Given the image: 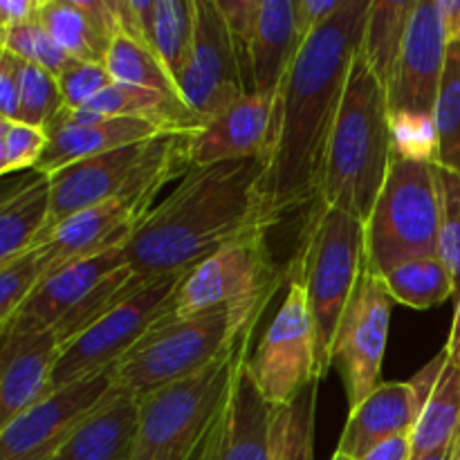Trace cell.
<instances>
[{
    "label": "cell",
    "instance_id": "6da1fadb",
    "mask_svg": "<svg viewBox=\"0 0 460 460\" xmlns=\"http://www.w3.org/2000/svg\"><path fill=\"white\" fill-rule=\"evenodd\" d=\"M371 0H344L301 43L277 99L265 148L263 196L274 225L322 196L328 139L340 115L350 66L362 45Z\"/></svg>",
    "mask_w": 460,
    "mask_h": 460
},
{
    "label": "cell",
    "instance_id": "7a4b0ae2",
    "mask_svg": "<svg viewBox=\"0 0 460 460\" xmlns=\"http://www.w3.org/2000/svg\"><path fill=\"white\" fill-rule=\"evenodd\" d=\"M263 157L191 166L124 245L139 281L187 274L232 243L274 227L263 196Z\"/></svg>",
    "mask_w": 460,
    "mask_h": 460
},
{
    "label": "cell",
    "instance_id": "3957f363",
    "mask_svg": "<svg viewBox=\"0 0 460 460\" xmlns=\"http://www.w3.org/2000/svg\"><path fill=\"white\" fill-rule=\"evenodd\" d=\"M391 162L389 90L373 75L358 49L340 115L328 139L319 202L367 225Z\"/></svg>",
    "mask_w": 460,
    "mask_h": 460
},
{
    "label": "cell",
    "instance_id": "277c9868",
    "mask_svg": "<svg viewBox=\"0 0 460 460\" xmlns=\"http://www.w3.org/2000/svg\"><path fill=\"white\" fill-rule=\"evenodd\" d=\"M279 286L281 283L236 304L184 317H164L117 364V385L142 398L207 368L247 332L256 331Z\"/></svg>",
    "mask_w": 460,
    "mask_h": 460
},
{
    "label": "cell",
    "instance_id": "5b68a950",
    "mask_svg": "<svg viewBox=\"0 0 460 460\" xmlns=\"http://www.w3.org/2000/svg\"><path fill=\"white\" fill-rule=\"evenodd\" d=\"M247 332L202 371L142 395L130 460H193L223 416L236 377L252 355Z\"/></svg>",
    "mask_w": 460,
    "mask_h": 460
},
{
    "label": "cell",
    "instance_id": "8992f818",
    "mask_svg": "<svg viewBox=\"0 0 460 460\" xmlns=\"http://www.w3.org/2000/svg\"><path fill=\"white\" fill-rule=\"evenodd\" d=\"M367 265V227L353 216L314 202L288 277L304 286L314 328V368L326 380L341 314Z\"/></svg>",
    "mask_w": 460,
    "mask_h": 460
},
{
    "label": "cell",
    "instance_id": "52a82bcc",
    "mask_svg": "<svg viewBox=\"0 0 460 460\" xmlns=\"http://www.w3.org/2000/svg\"><path fill=\"white\" fill-rule=\"evenodd\" d=\"M367 268L376 274L436 256L440 247V196L436 164L395 160L367 220Z\"/></svg>",
    "mask_w": 460,
    "mask_h": 460
},
{
    "label": "cell",
    "instance_id": "ba28073f",
    "mask_svg": "<svg viewBox=\"0 0 460 460\" xmlns=\"http://www.w3.org/2000/svg\"><path fill=\"white\" fill-rule=\"evenodd\" d=\"M182 277L184 274H171L148 281L93 326L79 332L75 340L67 341L49 377L48 394L115 368L126 353L173 310L175 288Z\"/></svg>",
    "mask_w": 460,
    "mask_h": 460
},
{
    "label": "cell",
    "instance_id": "9c48e42d",
    "mask_svg": "<svg viewBox=\"0 0 460 460\" xmlns=\"http://www.w3.org/2000/svg\"><path fill=\"white\" fill-rule=\"evenodd\" d=\"M314 328L304 286L290 281L281 308L252 350L247 371L256 389L272 407L290 404L317 380ZM322 382V380H319Z\"/></svg>",
    "mask_w": 460,
    "mask_h": 460
},
{
    "label": "cell",
    "instance_id": "30bf717a",
    "mask_svg": "<svg viewBox=\"0 0 460 460\" xmlns=\"http://www.w3.org/2000/svg\"><path fill=\"white\" fill-rule=\"evenodd\" d=\"M391 299L385 279L364 265L353 296L341 314L331 362L344 382L349 407L355 409L382 385V359L391 322Z\"/></svg>",
    "mask_w": 460,
    "mask_h": 460
},
{
    "label": "cell",
    "instance_id": "8fae6325",
    "mask_svg": "<svg viewBox=\"0 0 460 460\" xmlns=\"http://www.w3.org/2000/svg\"><path fill=\"white\" fill-rule=\"evenodd\" d=\"M115 391V368H111L43 395L0 427V460H49Z\"/></svg>",
    "mask_w": 460,
    "mask_h": 460
},
{
    "label": "cell",
    "instance_id": "7c38bea8",
    "mask_svg": "<svg viewBox=\"0 0 460 460\" xmlns=\"http://www.w3.org/2000/svg\"><path fill=\"white\" fill-rule=\"evenodd\" d=\"M182 135L184 133L157 135L153 139L112 148L102 155L88 157V160L54 171L49 175L52 180V214H49L48 229L57 227L58 223L88 209V207L119 196L144 173H148L153 166L169 157Z\"/></svg>",
    "mask_w": 460,
    "mask_h": 460
},
{
    "label": "cell",
    "instance_id": "4fadbf2b",
    "mask_svg": "<svg viewBox=\"0 0 460 460\" xmlns=\"http://www.w3.org/2000/svg\"><path fill=\"white\" fill-rule=\"evenodd\" d=\"M268 234L232 243L184 274L175 288L173 310L166 317L236 304L281 283L283 272L270 254Z\"/></svg>",
    "mask_w": 460,
    "mask_h": 460
},
{
    "label": "cell",
    "instance_id": "5bb4252c",
    "mask_svg": "<svg viewBox=\"0 0 460 460\" xmlns=\"http://www.w3.org/2000/svg\"><path fill=\"white\" fill-rule=\"evenodd\" d=\"M196 40L178 76L180 94L205 121L245 97V79L216 0H196Z\"/></svg>",
    "mask_w": 460,
    "mask_h": 460
},
{
    "label": "cell",
    "instance_id": "9a60e30c",
    "mask_svg": "<svg viewBox=\"0 0 460 460\" xmlns=\"http://www.w3.org/2000/svg\"><path fill=\"white\" fill-rule=\"evenodd\" d=\"M124 245L111 247V250L99 252L94 256L72 261V263L58 268L57 272H49L36 286V290L27 296L25 304L13 313V317L4 326H0V340L57 328L111 274L126 268Z\"/></svg>",
    "mask_w": 460,
    "mask_h": 460
},
{
    "label": "cell",
    "instance_id": "2e32d148",
    "mask_svg": "<svg viewBox=\"0 0 460 460\" xmlns=\"http://www.w3.org/2000/svg\"><path fill=\"white\" fill-rule=\"evenodd\" d=\"M447 49L449 43L440 22L438 3L418 0L394 81L389 85L391 112L434 115Z\"/></svg>",
    "mask_w": 460,
    "mask_h": 460
},
{
    "label": "cell",
    "instance_id": "e0dca14e",
    "mask_svg": "<svg viewBox=\"0 0 460 460\" xmlns=\"http://www.w3.org/2000/svg\"><path fill=\"white\" fill-rule=\"evenodd\" d=\"M274 119V99L245 94L236 103L189 133V166H209L218 162L263 157Z\"/></svg>",
    "mask_w": 460,
    "mask_h": 460
},
{
    "label": "cell",
    "instance_id": "ac0fdd59",
    "mask_svg": "<svg viewBox=\"0 0 460 460\" xmlns=\"http://www.w3.org/2000/svg\"><path fill=\"white\" fill-rule=\"evenodd\" d=\"M270 422L272 404L256 389L245 364L223 416L193 460H270Z\"/></svg>",
    "mask_w": 460,
    "mask_h": 460
},
{
    "label": "cell",
    "instance_id": "d6986e66",
    "mask_svg": "<svg viewBox=\"0 0 460 460\" xmlns=\"http://www.w3.org/2000/svg\"><path fill=\"white\" fill-rule=\"evenodd\" d=\"M0 350V427L48 395L61 341L57 332L39 331L7 337Z\"/></svg>",
    "mask_w": 460,
    "mask_h": 460
},
{
    "label": "cell",
    "instance_id": "ffe728a7",
    "mask_svg": "<svg viewBox=\"0 0 460 460\" xmlns=\"http://www.w3.org/2000/svg\"><path fill=\"white\" fill-rule=\"evenodd\" d=\"M420 411L411 382H382L364 402L350 409L337 452L359 460L386 440L411 436Z\"/></svg>",
    "mask_w": 460,
    "mask_h": 460
},
{
    "label": "cell",
    "instance_id": "44dd1931",
    "mask_svg": "<svg viewBox=\"0 0 460 460\" xmlns=\"http://www.w3.org/2000/svg\"><path fill=\"white\" fill-rule=\"evenodd\" d=\"M45 133H48V146L34 169L45 175H52L63 166L102 155L112 148L144 142V139H153L157 135H169L162 133L148 121L106 115H102L93 124H67V121L54 119L45 128Z\"/></svg>",
    "mask_w": 460,
    "mask_h": 460
},
{
    "label": "cell",
    "instance_id": "7402d4cb",
    "mask_svg": "<svg viewBox=\"0 0 460 460\" xmlns=\"http://www.w3.org/2000/svg\"><path fill=\"white\" fill-rule=\"evenodd\" d=\"M137 420V395L117 385L115 395L97 409L49 460H130Z\"/></svg>",
    "mask_w": 460,
    "mask_h": 460
},
{
    "label": "cell",
    "instance_id": "603a6c76",
    "mask_svg": "<svg viewBox=\"0 0 460 460\" xmlns=\"http://www.w3.org/2000/svg\"><path fill=\"white\" fill-rule=\"evenodd\" d=\"M304 40L296 34L295 0H261L259 25L252 48L254 94L277 99Z\"/></svg>",
    "mask_w": 460,
    "mask_h": 460
},
{
    "label": "cell",
    "instance_id": "cb8c5ba5",
    "mask_svg": "<svg viewBox=\"0 0 460 460\" xmlns=\"http://www.w3.org/2000/svg\"><path fill=\"white\" fill-rule=\"evenodd\" d=\"M52 214V180L34 171L0 198V265L31 250L48 229Z\"/></svg>",
    "mask_w": 460,
    "mask_h": 460
},
{
    "label": "cell",
    "instance_id": "d4e9b609",
    "mask_svg": "<svg viewBox=\"0 0 460 460\" xmlns=\"http://www.w3.org/2000/svg\"><path fill=\"white\" fill-rule=\"evenodd\" d=\"M85 108L106 117L148 121L162 133H196L207 124L178 94L157 93V90L117 84V81Z\"/></svg>",
    "mask_w": 460,
    "mask_h": 460
},
{
    "label": "cell",
    "instance_id": "484cf974",
    "mask_svg": "<svg viewBox=\"0 0 460 460\" xmlns=\"http://www.w3.org/2000/svg\"><path fill=\"white\" fill-rule=\"evenodd\" d=\"M36 18L67 57L84 63H106L115 36L90 16L81 0H40Z\"/></svg>",
    "mask_w": 460,
    "mask_h": 460
},
{
    "label": "cell",
    "instance_id": "4316f807",
    "mask_svg": "<svg viewBox=\"0 0 460 460\" xmlns=\"http://www.w3.org/2000/svg\"><path fill=\"white\" fill-rule=\"evenodd\" d=\"M418 0H371L359 54L389 90Z\"/></svg>",
    "mask_w": 460,
    "mask_h": 460
},
{
    "label": "cell",
    "instance_id": "83f0119b",
    "mask_svg": "<svg viewBox=\"0 0 460 460\" xmlns=\"http://www.w3.org/2000/svg\"><path fill=\"white\" fill-rule=\"evenodd\" d=\"M460 436V367L447 358L411 434V460L449 447Z\"/></svg>",
    "mask_w": 460,
    "mask_h": 460
},
{
    "label": "cell",
    "instance_id": "f1b7e54d",
    "mask_svg": "<svg viewBox=\"0 0 460 460\" xmlns=\"http://www.w3.org/2000/svg\"><path fill=\"white\" fill-rule=\"evenodd\" d=\"M382 279L391 299L413 310H429L456 296L454 277L440 254L407 261L382 274Z\"/></svg>",
    "mask_w": 460,
    "mask_h": 460
},
{
    "label": "cell",
    "instance_id": "f546056e",
    "mask_svg": "<svg viewBox=\"0 0 460 460\" xmlns=\"http://www.w3.org/2000/svg\"><path fill=\"white\" fill-rule=\"evenodd\" d=\"M322 382L314 380L296 400L272 407L270 460H314V418Z\"/></svg>",
    "mask_w": 460,
    "mask_h": 460
},
{
    "label": "cell",
    "instance_id": "4dcf8cb0",
    "mask_svg": "<svg viewBox=\"0 0 460 460\" xmlns=\"http://www.w3.org/2000/svg\"><path fill=\"white\" fill-rule=\"evenodd\" d=\"M106 67L111 70L112 79L117 84L139 85V88L182 97L178 81L171 75L169 67L164 66V61L157 57L155 49L137 43V40L121 34V31L112 40V48L106 58Z\"/></svg>",
    "mask_w": 460,
    "mask_h": 460
},
{
    "label": "cell",
    "instance_id": "1f68e13d",
    "mask_svg": "<svg viewBox=\"0 0 460 460\" xmlns=\"http://www.w3.org/2000/svg\"><path fill=\"white\" fill-rule=\"evenodd\" d=\"M196 0H157L153 48L171 75H182L196 40Z\"/></svg>",
    "mask_w": 460,
    "mask_h": 460
},
{
    "label": "cell",
    "instance_id": "d6a6232c",
    "mask_svg": "<svg viewBox=\"0 0 460 460\" xmlns=\"http://www.w3.org/2000/svg\"><path fill=\"white\" fill-rule=\"evenodd\" d=\"M434 117L440 135V166L460 173V43L447 49Z\"/></svg>",
    "mask_w": 460,
    "mask_h": 460
},
{
    "label": "cell",
    "instance_id": "836d02e7",
    "mask_svg": "<svg viewBox=\"0 0 460 460\" xmlns=\"http://www.w3.org/2000/svg\"><path fill=\"white\" fill-rule=\"evenodd\" d=\"M57 270L52 256L40 245L0 265V326H4L13 317V313L25 304L27 296L36 290V286Z\"/></svg>",
    "mask_w": 460,
    "mask_h": 460
},
{
    "label": "cell",
    "instance_id": "e575fe53",
    "mask_svg": "<svg viewBox=\"0 0 460 460\" xmlns=\"http://www.w3.org/2000/svg\"><path fill=\"white\" fill-rule=\"evenodd\" d=\"M391 153L395 160L440 164L436 117L425 112H391Z\"/></svg>",
    "mask_w": 460,
    "mask_h": 460
},
{
    "label": "cell",
    "instance_id": "d590c367",
    "mask_svg": "<svg viewBox=\"0 0 460 460\" xmlns=\"http://www.w3.org/2000/svg\"><path fill=\"white\" fill-rule=\"evenodd\" d=\"M0 49H7V52L21 57L22 61L45 67L54 76H61L75 63V58L67 57L58 48L57 40L48 34L39 18L9 27V30H0Z\"/></svg>",
    "mask_w": 460,
    "mask_h": 460
},
{
    "label": "cell",
    "instance_id": "8d00e7d4",
    "mask_svg": "<svg viewBox=\"0 0 460 460\" xmlns=\"http://www.w3.org/2000/svg\"><path fill=\"white\" fill-rule=\"evenodd\" d=\"M63 108L66 106H63L61 85H58L57 76L45 67L27 63L16 119L45 130Z\"/></svg>",
    "mask_w": 460,
    "mask_h": 460
},
{
    "label": "cell",
    "instance_id": "74e56055",
    "mask_svg": "<svg viewBox=\"0 0 460 460\" xmlns=\"http://www.w3.org/2000/svg\"><path fill=\"white\" fill-rule=\"evenodd\" d=\"M440 196V247L438 254L454 277L460 296V173L436 164Z\"/></svg>",
    "mask_w": 460,
    "mask_h": 460
},
{
    "label": "cell",
    "instance_id": "f35d334b",
    "mask_svg": "<svg viewBox=\"0 0 460 460\" xmlns=\"http://www.w3.org/2000/svg\"><path fill=\"white\" fill-rule=\"evenodd\" d=\"M48 146V133L18 119L0 117V173L36 169Z\"/></svg>",
    "mask_w": 460,
    "mask_h": 460
},
{
    "label": "cell",
    "instance_id": "ab89813d",
    "mask_svg": "<svg viewBox=\"0 0 460 460\" xmlns=\"http://www.w3.org/2000/svg\"><path fill=\"white\" fill-rule=\"evenodd\" d=\"M216 4L223 13L225 25H227L234 52H236L238 66H241L243 79H245L247 94H254V88H252V48H254L256 25H259L261 0H216Z\"/></svg>",
    "mask_w": 460,
    "mask_h": 460
},
{
    "label": "cell",
    "instance_id": "60d3db41",
    "mask_svg": "<svg viewBox=\"0 0 460 460\" xmlns=\"http://www.w3.org/2000/svg\"><path fill=\"white\" fill-rule=\"evenodd\" d=\"M61 85L63 106L70 111H81L90 106L99 94L115 84L106 63H84L75 61L61 76H57Z\"/></svg>",
    "mask_w": 460,
    "mask_h": 460
},
{
    "label": "cell",
    "instance_id": "b9f144b4",
    "mask_svg": "<svg viewBox=\"0 0 460 460\" xmlns=\"http://www.w3.org/2000/svg\"><path fill=\"white\" fill-rule=\"evenodd\" d=\"M155 7L157 0H115L117 21L121 34L130 36L137 43L153 48V31H155Z\"/></svg>",
    "mask_w": 460,
    "mask_h": 460
},
{
    "label": "cell",
    "instance_id": "7bdbcfd3",
    "mask_svg": "<svg viewBox=\"0 0 460 460\" xmlns=\"http://www.w3.org/2000/svg\"><path fill=\"white\" fill-rule=\"evenodd\" d=\"M25 67L27 61L7 49H0V117L3 119H16Z\"/></svg>",
    "mask_w": 460,
    "mask_h": 460
},
{
    "label": "cell",
    "instance_id": "ee69618b",
    "mask_svg": "<svg viewBox=\"0 0 460 460\" xmlns=\"http://www.w3.org/2000/svg\"><path fill=\"white\" fill-rule=\"evenodd\" d=\"M341 4L344 0H295V22L299 39H308L328 18L340 12Z\"/></svg>",
    "mask_w": 460,
    "mask_h": 460
},
{
    "label": "cell",
    "instance_id": "f6af8a7d",
    "mask_svg": "<svg viewBox=\"0 0 460 460\" xmlns=\"http://www.w3.org/2000/svg\"><path fill=\"white\" fill-rule=\"evenodd\" d=\"M40 0H0V30L34 21Z\"/></svg>",
    "mask_w": 460,
    "mask_h": 460
},
{
    "label": "cell",
    "instance_id": "bcb514c9",
    "mask_svg": "<svg viewBox=\"0 0 460 460\" xmlns=\"http://www.w3.org/2000/svg\"><path fill=\"white\" fill-rule=\"evenodd\" d=\"M359 460H411V436H398L377 445Z\"/></svg>",
    "mask_w": 460,
    "mask_h": 460
},
{
    "label": "cell",
    "instance_id": "7dc6e473",
    "mask_svg": "<svg viewBox=\"0 0 460 460\" xmlns=\"http://www.w3.org/2000/svg\"><path fill=\"white\" fill-rule=\"evenodd\" d=\"M438 3L440 22L449 45L460 43V0H436Z\"/></svg>",
    "mask_w": 460,
    "mask_h": 460
},
{
    "label": "cell",
    "instance_id": "c3c4849f",
    "mask_svg": "<svg viewBox=\"0 0 460 460\" xmlns=\"http://www.w3.org/2000/svg\"><path fill=\"white\" fill-rule=\"evenodd\" d=\"M445 353H447V358L452 359L454 364L460 367V296L456 304V314H454L452 331H449V340L447 344H445Z\"/></svg>",
    "mask_w": 460,
    "mask_h": 460
},
{
    "label": "cell",
    "instance_id": "681fc988",
    "mask_svg": "<svg viewBox=\"0 0 460 460\" xmlns=\"http://www.w3.org/2000/svg\"><path fill=\"white\" fill-rule=\"evenodd\" d=\"M458 447H460V436L456 440H454L452 445H449V447L440 449V452H436V454H429V456L416 458V460H454V458H456V454H458Z\"/></svg>",
    "mask_w": 460,
    "mask_h": 460
},
{
    "label": "cell",
    "instance_id": "f907efd6",
    "mask_svg": "<svg viewBox=\"0 0 460 460\" xmlns=\"http://www.w3.org/2000/svg\"><path fill=\"white\" fill-rule=\"evenodd\" d=\"M332 460H355V458L346 456V454H341V452H335V456H332Z\"/></svg>",
    "mask_w": 460,
    "mask_h": 460
},
{
    "label": "cell",
    "instance_id": "816d5d0a",
    "mask_svg": "<svg viewBox=\"0 0 460 460\" xmlns=\"http://www.w3.org/2000/svg\"><path fill=\"white\" fill-rule=\"evenodd\" d=\"M454 460H460V447H458V454H456V458H454Z\"/></svg>",
    "mask_w": 460,
    "mask_h": 460
}]
</instances>
